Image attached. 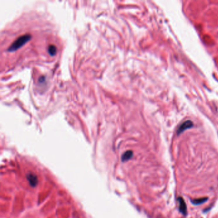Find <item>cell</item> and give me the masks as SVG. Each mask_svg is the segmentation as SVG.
I'll return each instance as SVG.
<instances>
[{"mask_svg": "<svg viewBox=\"0 0 218 218\" xmlns=\"http://www.w3.org/2000/svg\"><path fill=\"white\" fill-rule=\"evenodd\" d=\"M32 39V35L30 34L23 35L19 37L13 42L10 46L8 48L7 51L8 52H13L16 51L20 47H21L23 45H25L28 41Z\"/></svg>", "mask_w": 218, "mask_h": 218, "instance_id": "obj_1", "label": "cell"}, {"mask_svg": "<svg viewBox=\"0 0 218 218\" xmlns=\"http://www.w3.org/2000/svg\"><path fill=\"white\" fill-rule=\"evenodd\" d=\"M193 126V122H191V121H190V120L186 121V122H184L182 124H181V126L178 127V131H177V134L180 135L182 132H184V131H186V129H190V128H191Z\"/></svg>", "mask_w": 218, "mask_h": 218, "instance_id": "obj_2", "label": "cell"}, {"mask_svg": "<svg viewBox=\"0 0 218 218\" xmlns=\"http://www.w3.org/2000/svg\"><path fill=\"white\" fill-rule=\"evenodd\" d=\"M177 201L179 202V211L181 212L183 215H187V205L184 200L183 199L182 197L179 196L177 198Z\"/></svg>", "mask_w": 218, "mask_h": 218, "instance_id": "obj_3", "label": "cell"}, {"mask_svg": "<svg viewBox=\"0 0 218 218\" xmlns=\"http://www.w3.org/2000/svg\"><path fill=\"white\" fill-rule=\"evenodd\" d=\"M27 179L29 181L30 185L32 187H35L38 184V178L36 175L33 174H30L27 175Z\"/></svg>", "mask_w": 218, "mask_h": 218, "instance_id": "obj_4", "label": "cell"}, {"mask_svg": "<svg viewBox=\"0 0 218 218\" xmlns=\"http://www.w3.org/2000/svg\"><path fill=\"white\" fill-rule=\"evenodd\" d=\"M133 155V152L132 151H131V150L127 151L122 155V160L123 162H126L128 160H129L130 159L132 158Z\"/></svg>", "mask_w": 218, "mask_h": 218, "instance_id": "obj_5", "label": "cell"}, {"mask_svg": "<svg viewBox=\"0 0 218 218\" xmlns=\"http://www.w3.org/2000/svg\"><path fill=\"white\" fill-rule=\"evenodd\" d=\"M208 200L207 198H200V199H196V200H191V203L195 205H198L200 204H202L205 203L206 201Z\"/></svg>", "mask_w": 218, "mask_h": 218, "instance_id": "obj_6", "label": "cell"}, {"mask_svg": "<svg viewBox=\"0 0 218 218\" xmlns=\"http://www.w3.org/2000/svg\"><path fill=\"white\" fill-rule=\"evenodd\" d=\"M56 51L57 48L54 45H50L49 47H48V52H49L51 56H54L56 54Z\"/></svg>", "mask_w": 218, "mask_h": 218, "instance_id": "obj_7", "label": "cell"}]
</instances>
